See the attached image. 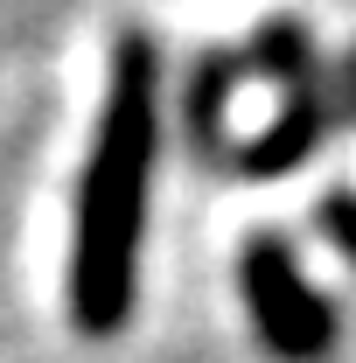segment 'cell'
I'll return each mask as SVG.
<instances>
[{
    "instance_id": "6da1fadb",
    "label": "cell",
    "mask_w": 356,
    "mask_h": 363,
    "mask_svg": "<svg viewBox=\"0 0 356 363\" xmlns=\"http://www.w3.org/2000/svg\"><path fill=\"white\" fill-rule=\"evenodd\" d=\"M154 154H161V49L147 28H119L91 168L77 189V230H70V328L91 342L119 335L133 315Z\"/></svg>"
},
{
    "instance_id": "7a4b0ae2",
    "label": "cell",
    "mask_w": 356,
    "mask_h": 363,
    "mask_svg": "<svg viewBox=\"0 0 356 363\" xmlns=\"http://www.w3.org/2000/svg\"><path fill=\"white\" fill-rule=\"evenodd\" d=\"M238 272H245V301H252V321H259V342H266L272 357L321 363L335 350V308H328V294L301 272V259H294L287 238H272V230L245 238Z\"/></svg>"
},
{
    "instance_id": "3957f363",
    "label": "cell",
    "mask_w": 356,
    "mask_h": 363,
    "mask_svg": "<svg viewBox=\"0 0 356 363\" xmlns=\"http://www.w3.org/2000/svg\"><path fill=\"white\" fill-rule=\"evenodd\" d=\"M321 230L335 238V252L356 266V189H328L321 196Z\"/></svg>"
}]
</instances>
